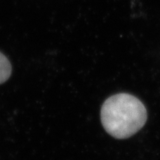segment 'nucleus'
Listing matches in <instances>:
<instances>
[{
	"label": "nucleus",
	"mask_w": 160,
	"mask_h": 160,
	"mask_svg": "<svg viewBox=\"0 0 160 160\" xmlns=\"http://www.w3.org/2000/svg\"><path fill=\"white\" fill-rule=\"evenodd\" d=\"M12 72L11 64L2 53L0 52V85L5 82L11 77Z\"/></svg>",
	"instance_id": "f03ea898"
},
{
	"label": "nucleus",
	"mask_w": 160,
	"mask_h": 160,
	"mask_svg": "<svg viewBox=\"0 0 160 160\" xmlns=\"http://www.w3.org/2000/svg\"><path fill=\"white\" fill-rule=\"evenodd\" d=\"M147 110L140 100L129 93H117L107 99L101 108L105 131L116 139L132 137L145 125Z\"/></svg>",
	"instance_id": "f257e3e1"
}]
</instances>
